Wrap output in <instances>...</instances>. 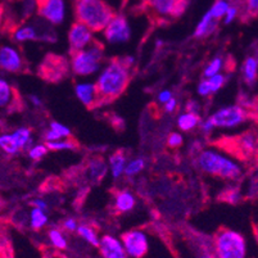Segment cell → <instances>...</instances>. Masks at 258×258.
I'll list each match as a JSON object with an SVG mask.
<instances>
[{"instance_id": "obj_1", "label": "cell", "mask_w": 258, "mask_h": 258, "mask_svg": "<svg viewBox=\"0 0 258 258\" xmlns=\"http://www.w3.org/2000/svg\"><path fill=\"white\" fill-rule=\"evenodd\" d=\"M133 57L113 59L104 66L97 79L99 103L112 102L118 98L130 83V67Z\"/></svg>"}, {"instance_id": "obj_2", "label": "cell", "mask_w": 258, "mask_h": 258, "mask_svg": "<svg viewBox=\"0 0 258 258\" xmlns=\"http://www.w3.org/2000/svg\"><path fill=\"white\" fill-rule=\"evenodd\" d=\"M75 13L77 21L85 23L94 32L104 31L108 23L116 16L104 0H76Z\"/></svg>"}, {"instance_id": "obj_3", "label": "cell", "mask_w": 258, "mask_h": 258, "mask_svg": "<svg viewBox=\"0 0 258 258\" xmlns=\"http://www.w3.org/2000/svg\"><path fill=\"white\" fill-rule=\"evenodd\" d=\"M197 165L205 173L222 179L235 180L240 177L241 167L238 162L213 149H205L198 154Z\"/></svg>"}, {"instance_id": "obj_4", "label": "cell", "mask_w": 258, "mask_h": 258, "mask_svg": "<svg viewBox=\"0 0 258 258\" xmlns=\"http://www.w3.org/2000/svg\"><path fill=\"white\" fill-rule=\"evenodd\" d=\"M212 249L217 258H247V240L239 231L221 229L213 238Z\"/></svg>"}, {"instance_id": "obj_5", "label": "cell", "mask_w": 258, "mask_h": 258, "mask_svg": "<svg viewBox=\"0 0 258 258\" xmlns=\"http://www.w3.org/2000/svg\"><path fill=\"white\" fill-rule=\"evenodd\" d=\"M103 48L99 44H91L84 50L72 53L71 70L76 76L88 77L102 71Z\"/></svg>"}, {"instance_id": "obj_6", "label": "cell", "mask_w": 258, "mask_h": 258, "mask_svg": "<svg viewBox=\"0 0 258 258\" xmlns=\"http://www.w3.org/2000/svg\"><path fill=\"white\" fill-rule=\"evenodd\" d=\"M208 118L213 122L216 128H233L247 121L248 113L243 105L234 104L220 108Z\"/></svg>"}, {"instance_id": "obj_7", "label": "cell", "mask_w": 258, "mask_h": 258, "mask_svg": "<svg viewBox=\"0 0 258 258\" xmlns=\"http://www.w3.org/2000/svg\"><path fill=\"white\" fill-rule=\"evenodd\" d=\"M32 133L29 127H18L13 133L3 134L0 137V148L8 156H16L31 147Z\"/></svg>"}, {"instance_id": "obj_8", "label": "cell", "mask_w": 258, "mask_h": 258, "mask_svg": "<svg viewBox=\"0 0 258 258\" xmlns=\"http://www.w3.org/2000/svg\"><path fill=\"white\" fill-rule=\"evenodd\" d=\"M121 240L128 258H143L147 255L149 250V239H148L147 233L140 229L126 231L121 236Z\"/></svg>"}, {"instance_id": "obj_9", "label": "cell", "mask_w": 258, "mask_h": 258, "mask_svg": "<svg viewBox=\"0 0 258 258\" xmlns=\"http://www.w3.org/2000/svg\"><path fill=\"white\" fill-rule=\"evenodd\" d=\"M103 32H104L107 43L112 44V45L125 44L131 39L130 23L126 20V17L121 15L114 16Z\"/></svg>"}, {"instance_id": "obj_10", "label": "cell", "mask_w": 258, "mask_h": 258, "mask_svg": "<svg viewBox=\"0 0 258 258\" xmlns=\"http://www.w3.org/2000/svg\"><path fill=\"white\" fill-rule=\"evenodd\" d=\"M40 18L50 25H62L66 18L64 0H36Z\"/></svg>"}, {"instance_id": "obj_11", "label": "cell", "mask_w": 258, "mask_h": 258, "mask_svg": "<svg viewBox=\"0 0 258 258\" xmlns=\"http://www.w3.org/2000/svg\"><path fill=\"white\" fill-rule=\"evenodd\" d=\"M94 44V31L83 22H75L69 32V45L72 53L84 50Z\"/></svg>"}, {"instance_id": "obj_12", "label": "cell", "mask_w": 258, "mask_h": 258, "mask_svg": "<svg viewBox=\"0 0 258 258\" xmlns=\"http://www.w3.org/2000/svg\"><path fill=\"white\" fill-rule=\"evenodd\" d=\"M98 249L102 258H128L121 239L109 234L100 236Z\"/></svg>"}, {"instance_id": "obj_13", "label": "cell", "mask_w": 258, "mask_h": 258, "mask_svg": "<svg viewBox=\"0 0 258 258\" xmlns=\"http://www.w3.org/2000/svg\"><path fill=\"white\" fill-rule=\"evenodd\" d=\"M45 29H37V23H25L16 27L12 37L17 43H27V41H35V40H46L49 41L50 36L49 32L44 31Z\"/></svg>"}, {"instance_id": "obj_14", "label": "cell", "mask_w": 258, "mask_h": 258, "mask_svg": "<svg viewBox=\"0 0 258 258\" xmlns=\"http://www.w3.org/2000/svg\"><path fill=\"white\" fill-rule=\"evenodd\" d=\"M0 66L11 74H17L23 69V58L20 50L11 45H3L0 49Z\"/></svg>"}, {"instance_id": "obj_15", "label": "cell", "mask_w": 258, "mask_h": 258, "mask_svg": "<svg viewBox=\"0 0 258 258\" xmlns=\"http://www.w3.org/2000/svg\"><path fill=\"white\" fill-rule=\"evenodd\" d=\"M148 6L159 17H179L184 9L179 6L177 0H147Z\"/></svg>"}, {"instance_id": "obj_16", "label": "cell", "mask_w": 258, "mask_h": 258, "mask_svg": "<svg viewBox=\"0 0 258 258\" xmlns=\"http://www.w3.org/2000/svg\"><path fill=\"white\" fill-rule=\"evenodd\" d=\"M76 98L83 103L85 107H94L99 103V93H98L97 84L81 81L75 85Z\"/></svg>"}, {"instance_id": "obj_17", "label": "cell", "mask_w": 258, "mask_h": 258, "mask_svg": "<svg viewBox=\"0 0 258 258\" xmlns=\"http://www.w3.org/2000/svg\"><path fill=\"white\" fill-rule=\"evenodd\" d=\"M236 148L241 156L252 158L258 154V134L254 131H247L236 139Z\"/></svg>"}, {"instance_id": "obj_18", "label": "cell", "mask_w": 258, "mask_h": 258, "mask_svg": "<svg viewBox=\"0 0 258 258\" xmlns=\"http://www.w3.org/2000/svg\"><path fill=\"white\" fill-rule=\"evenodd\" d=\"M137 206V198L130 190H119L114 196V208L119 213H127Z\"/></svg>"}, {"instance_id": "obj_19", "label": "cell", "mask_w": 258, "mask_h": 258, "mask_svg": "<svg viewBox=\"0 0 258 258\" xmlns=\"http://www.w3.org/2000/svg\"><path fill=\"white\" fill-rule=\"evenodd\" d=\"M217 25H219V21L215 20V18L211 16L210 12H207V13L201 18L198 25H197L196 30H194V37L202 39V37L210 36V35L213 34L215 30L217 29Z\"/></svg>"}, {"instance_id": "obj_20", "label": "cell", "mask_w": 258, "mask_h": 258, "mask_svg": "<svg viewBox=\"0 0 258 258\" xmlns=\"http://www.w3.org/2000/svg\"><path fill=\"white\" fill-rule=\"evenodd\" d=\"M241 76H243L244 83L247 85H254L258 77V58L254 55H250L244 60L241 66Z\"/></svg>"}, {"instance_id": "obj_21", "label": "cell", "mask_w": 258, "mask_h": 258, "mask_svg": "<svg viewBox=\"0 0 258 258\" xmlns=\"http://www.w3.org/2000/svg\"><path fill=\"white\" fill-rule=\"evenodd\" d=\"M127 162V158L122 152H114L109 157V168H111V175L113 179H118L122 175H125Z\"/></svg>"}, {"instance_id": "obj_22", "label": "cell", "mask_w": 258, "mask_h": 258, "mask_svg": "<svg viewBox=\"0 0 258 258\" xmlns=\"http://www.w3.org/2000/svg\"><path fill=\"white\" fill-rule=\"evenodd\" d=\"M201 122L202 119L199 114L193 113V112H184L177 118V126H179L180 130L187 133V131H191L201 126Z\"/></svg>"}, {"instance_id": "obj_23", "label": "cell", "mask_w": 258, "mask_h": 258, "mask_svg": "<svg viewBox=\"0 0 258 258\" xmlns=\"http://www.w3.org/2000/svg\"><path fill=\"white\" fill-rule=\"evenodd\" d=\"M107 165L102 158L90 159L88 166V173L91 181H100L107 173Z\"/></svg>"}, {"instance_id": "obj_24", "label": "cell", "mask_w": 258, "mask_h": 258, "mask_svg": "<svg viewBox=\"0 0 258 258\" xmlns=\"http://www.w3.org/2000/svg\"><path fill=\"white\" fill-rule=\"evenodd\" d=\"M48 240L51 247L57 250H64L66 248L69 247V239L66 236L64 230L57 229V227H53V229L49 230Z\"/></svg>"}, {"instance_id": "obj_25", "label": "cell", "mask_w": 258, "mask_h": 258, "mask_svg": "<svg viewBox=\"0 0 258 258\" xmlns=\"http://www.w3.org/2000/svg\"><path fill=\"white\" fill-rule=\"evenodd\" d=\"M77 235L80 238L85 240L86 243L93 245V247H99V243H100V238L98 235V231L94 229L93 226L90 225H86V224H80L79 229H77Z\"/></svg>"}, {"instance_id": "obj_26", "label": "cell", "mask_w": 258, "mask_h": 258, "mask_svg": "<svg viewBox=\"0 0 258 258\" xmlns=\"http://www.w3.org/2000/svg\"><path fill=\"white\" fill-rule=\"evenodd\" d=\"M48 215L46 211L40 210V208L32 207L31 212L29 213V225L32 230H41L48 225Z\"/></svg>"}, {"instance_id": "obj_27", "label": "cell", "mask_w": 258, "mask_h": 258, "mask_svg": "<svg viewBox=\"0 0 258 258\" xmlns=\"http://www.w3.org/2000/svg\"><path fill=\"white\" fill-rule=\"evenodd\" d=\"M13 88L11 86V84L8 81H6L4 79L0 80V105L2 108L9 107L13 102Z\"/></svg>"}, {"instance_id": "obj_28", "label": "cell", "mask_w": 258, "mask_h": 258, "mask_svg": "<svg viewBox=\"0 0 258 258\" xmlns=\"http://www.w3.org/2000/svg\"><path fill=\"white\" fill-rule=\"evenodd\" d=\"M231 4L233 3H231L230 0H216L208 12H210L211 16H212L215 20H217V21L224 20L225 15H226V12L229 11V8Z\"/></svg>"}, {"instance_id": "obj_29", "label": "cell", "mask_w": 258, "mask_h": 258, "mask_svg": "<svg viewBox=\"0 0 258 258\" xmlns=\"http://www.w3.org/2000/svg\"><path fill=\"white\" fill-rule=\"evenodd\" d=\"M48 145L49 151L53 152H58V151H75L77 148V144L71 140L70 138L67 139H60L57 140V142H50V143H45Z\"/></svg>"}, {"instance_id": "obj_30", "label": "cell", "mask_w": 258, "mask_h": 258, "mask_svg": "<svg viewBox=\"0 0 258 258\" xmlns=\"http://www.w3.org/2000/svg\"><path fill=\"white\" fill-rule=\"evenodd\" d=\"M145 168V161L144 158L139 157V158H134L127 162L125 170V176L127 177H134V176L139 175L143 170Z\"/></svg>"}, {"instance_id": "obj_31", "label": "cell", "mask_w": 258, "mask_h": 258, "mask_svg": "<svg viewBox=\"0 0 258 258\" xmlns=\"http://www.w3.org/2000/svg\"><path fill=\"white\" fill-rule=\"evenodd\" d=\"M222 67H224V59H222L221 57H215L213 59H211V62L205 67L203 76H205V79H208V77H212L215 76V75L221 74Z\"/></svg>"}, {"instance_id": "obj_32", "label": "cell", "mask_w": 258, "mask_h": 258, "mask_svg": "<svg viewBox=\"0 0 258 258\" xmlns=\"http://www.w3.org/2000/svg\"><path fill=\"white\" fill-rule=\"evenodd\" d=\"M49 152V148L46 144H35L29 148V157L34 161H40L46 156Z\"/></svg>"}, {"instance_id": "obj_33", "label": "cell", "mask_w": 258, "mask_h": 258, "mask_svg": "<svg viewBox=\"0 0 258 258\" xmlns=\"http://www.w3.org/2000/svg\"><path fill=\"white\" fill-rule=\"evenodd\" d=\"M207 81H208V85H210L211 91H212V94H215L217 93L220 89H222V86L226 84L227 76L224 74H219V75H215V76L212 77H208Z\"/></svg>"}, {"instance_id": "obj_34", "label": "cell", "mask_w": 258, "mask_h": 258, "mask_svg": "<svg viewBox=\"0 0 258 258\" xmlns=\"http://www.w3.org/2000/svg\"><path fill=\"white\" fill-rule=\"evenodd\" d=\"M49 128L53 130L54 133H57L62 139H67V138H71V130H70L69 126L63 125L60 122L51 121L49 123Z\"/></svg>"}, {"instance_id": "obj_35", "label": "cell", "mask_w": 258, "mask_h": 258, "mask_svg": "<svg viewBox=\"0 0 258 258\" xmlns=\"http://www.w3.org/2000/svg\"><path fill=\"white\" fill-rule=\"evenodd\" d=\"M222 199L225 202H227V203H230V205H236L241 199V194L239 191V189H234L233 187V189H229L225 191L224 196H222Z\"/></svg>"}, {"instance_id": "obj_36", "label": "cell", "mask_w": 258, "mask_h": 258, "mask_svg": "<svg viewBox=\"0 0 258 258\" xmlns=\"http://www.w3.org/2000/svg\"><path fill=\"white\" fill-rule=\"evenodd\" d=\"M184 143V138L180 133H171L167 138V144L168 147L176 149V148H180Z\"/></svg>"}, {"instance_id": "obj_37", "label": "cell", "mask_w": 258, "mask_h": 258, "mask_svg": "<svg viewBox=\"0 0 258 258\" xmlns=\"http://www.w3.org/2000/svg\"><path fill=\"white\" fill-rule=\"evenodd\" d=\"M239 15V7L235 6V4H231L229 8V11L226 12V15L224 17V23L225 25H230V23H233L234 21L236 20Z\"/></svg>"}, {"instance_id": "obj_38", "label": "cell", "mask_w": 258, "mask_h": 258, "mask_svg": "<svg viewBox=\"0 0 258 258\" xmlns=\"http://www.w3.org/2000/svg\"><path fill=\"white\" fill-rule=\"evenodd\" d=\"M244 7H245V13L250 17L258 16V0H244Z\"/></svg>"}, {"instance_id": "obj_39", "label": "cell", "mask_w": 258, "mask_h": 258, "mask_svg": "<svg viewBox=\"0 0 258 258\" xmlns=\"http://www.w3.org/2000/svg\"><path fill=\"white\" fill-rule=\"evenodd\" d=\"M63 230L67 231V233H77V229H79V222L77 220H75L74 217H67V219L63 221L62 224Z\"/></svg>"}, {"instance_id": "obj_40", "label": "cell", "mask_w": 258, "mask_h": 258, "mask_svg": "<svg viewBox=\"0 0 258 258\" xmlns=\"http://www.w3.org/2000/svg\"><path fill=\"white\" fill-rule=\"evenodd\" d=\"M194 258H217V257H216L215 252H213L212 249V244H211V247L202 248V249L197 253Z\"/></svg>"}, {"instance_id": "obj_41", "label": "cell", "mask_w": 258, "mask_h": 258, "mask_svg": "<svg viewBox=\"0 0 258 258\" xmlns=\"http://www.w3.org/2000/svg\"><path fill=\"white\" fill-rule=\"evenodd\" d=\"M199 127H201L202 133H203V134H211L216 128L215 125H213V122L211 121L210 118L205 119V121H202L201 126H199Z\"/></svg>"}, {"instance_id": "obj_42", "label": "cell", "mask_w": 258, "mask_h": 258, "mask_svg": "<svg viewBox=\"0 0 258 258\" xmlns=\"http://www.w3.org/2000/svg\"><path fill=\"white\" fill-rule=\"evenodd\" d=\"M173 98L172 91L171 90H162L161 93L158 94V102L162 103V104H166L168 100H171Z\"/></svg>"}, {"instance_id": "obj_43", "label": "cell", "mask_w": 258, "mask_h": 258, "mask_svg": "<svg viewBox=\"0 0 258 258\" xmlns=\"http://www.w3.org/2000/svg\"><path fill=\"white\" fill-rule=\"evenodd\" d=\"M185 109H186V112H193V113H199V109H201V105L198 104V102H196V100H189V102L186 103V105H185Z\"/></svg>"}, {"instance_id": "obj_44", "label": "cell", "mask_w": 258, "mask_h": 258, "mask_svg": "<svg viewBox=\"0 0 258 258\" xmlns=\"http://www.w3.org/2000/svg\"><path fill=\"white\" fill-rule=\"evenodd\" d=\"M31 206L35 208H40V210L46 211L48 210V203H46L44 199L41 198H36V199H32L31 201Z\"/></svg>"}, {"instance_id": "obj_45", "label": "cell", "mask_w": 258, "mask_h": 258, "mask_svg": "<svg viewBox=\"0 0 258 258\" xmlns=\"http://www.w3.org/2000/svg\"><path fill=\"white\" fill-rule=\"evenodd\" d=\"M163 107H165V112H167V113H172V112L176 111V108H177V99L172 98V99L168 100L166 104H163Z\"/></svg>"}, {"instance_id": "obj_46", "label": "cell", "mask_w": 258, "mask_h": 258, "mask_svg": "<svg viewBox=\"0 0 258 258\" xmlns=\"http://www.w3.org/2000/svg\"><path fill=\"white\" fill-rule=\"evenodd\" d=\"M29 100L31 102V104L34 105V107H40V105H41V99H40L37 95H34V94H32V95H30Z\"/></svg>"}, {"instance_id": "obj_47", "label": "cell", "mask_w": 258, "mask_h": 258, "mask_svg": "<svg viewBox=\"0 0 258 258\" xmlns=\"http://www.w3.org/2000/svg\"><path fill=\"white\" fill-rule=\"evenodd\" d=\"M252 109H253V112H254L255 117H257V118H258V99L255 100L254 103H253V107H252Z\"/></svg>"}]
</instances>
